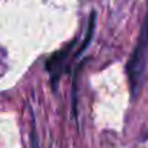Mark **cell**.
Listing matches in <instances>:
<instances>
[{
    "label": "cell",
    "instance_id": "obj_4",
    "mask_svg": "<svg viewBox=\"0 0 148 148\" xmlns=\"http://www.w3.org/2000/svg\"><path fill=\"white\" fill-rule=\"evenodd\" d=\"M145 138H148V134H147V135H145Z\"/></svg>",
    "mask_w": 148,
    "mask_h": 148
},
{
    "label": "cell",
    "instance_id": "obj_2",
    "mask_svg": "<svg viewBox=\"0 0 148 148\" xmlns=\"http://www.w3.org/2000/svg\"><path fill=\"white\" fill-rule=\"evenodd\" d=\"M75 45H76L75 40L71 42L66 48H63L62 50H59L55 55H52L48 59V62H46V71H49L52 73V86H53V89H56L59 76L62 75V71H63V68L66 65V60H68L72 49L75 48Z\"/></svg>",
    "mask_w": 148,
    "mask_h": 148
},
{
    "label": "cell",
    "instance_id": "obj_3",
    "mask_svg": "<svg viewBox=\"0 0 148 148\" xmlns=\"http://www.w3.org/2000/svg\"><path fill=\"white\" fill-rule=\"evenodd\" d=\"M30 145L32 148H39V137L35 128V124H32V131H30Z\"/></svg>",
    "mask_w": 148,
    "mask_h": 148
},
{
    "label": "cell",
    "instance_id": "obj_1",
    "mask_svg": "<svg viewBox=\"0 0 148 148\" xmlns=\"http://www.w3.org/2000/svg\"><path fill=\"white\" fill-rule=\"evenodd\" d=\"M148 63V16L145 17L137 48L132 52L131 59L127 63V73H128V84L132 95L135 97L143 85L144 76H145V69Z\"/></svg>",
    "mask_w": 148,
    "mask_h": 148
}]
</instances>
